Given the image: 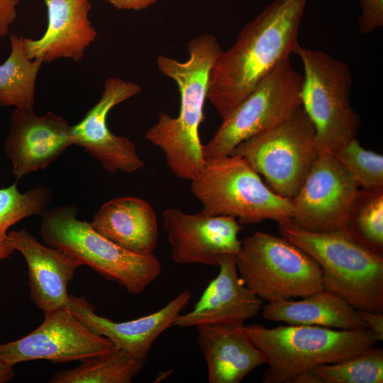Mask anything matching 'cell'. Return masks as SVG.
I'll return each mask as SVG.
<instances>
[{
	"instance_id": "6da1fadb",
	"label": "cell",
	"mask_w": 383,
	"mask_h": 383,
	"mask_svg": "<svg viewBox=\"0 0 383 383\" xmlns=\"http://www.w3.org/2000/svg\"><path fill=\"white\" fill-rule=\"evenodd\" d=\"M307 0H275L220 54L209 75L207 99L221 118L294 53Z\"/></svg>"
},
{
	"instance_id": "7a4b0ae2",
	"label": "cell",
	"mask_w": 383,
	"mask_h": 383,
	"mask_svg": "<svg viewBox=\"0 0 383 383\" xmlns=\"http://www.w3.org/2000/svg\"><path fill=\"white\" fill-rule=\"evenodd\" d=\"M187 49L189 57L185 62L165 55L157 58L160 72L178 86L180 109L177 117L161 113L145 138L164 152L175 176L192 181L206 162L199 128L204 118L210 72L223 50L216 38L207 33L189 41Z\"/></svg>"
},
{
	"instance_id": "3957f363",
	"label": "cell",
	"mask_w": 383,
	"mask_h": 383,
	"mask_svg": "<svg viewBox=\"0 0 383 383\" xmlns=\"http://www.w3.org/2000/svg\"><path fill=\"white\" fill-rule=\"evenodd\" d=\"M277 223L281 236L318 265L326 289L358 310L383 312V255L345 230L312 232L300 228L292 218Z\"/></svg>"
},
{
	"instance_id": "277c9868",
	"label": "cell",
	"mask_w": 383,
	"mask_h": 383,
	"mask_svg": "<svg viewBox=\"0 0 383 383\" xmlns=\"http://www.w3.org/2000/svg\"><path fill=\"white\" fill-rule=\"evenodd\" d=\"M242 330L264 354V383H292L299 374L362 353L378 342L369 328L338 330L318 326L267 328L253 323Z\"/></svg>"
},
{
	"instance_id": "5b68a950",
	"label": "cell",
	"mask_w": 383,
	"mask_h": 383,
	"mask_svg": "<svg viewBox=\"0 0 383 383\" xmlns=\"http://www.w3.org/2000/svg\"><path fill=\"white\" fill-rule=\"evenodd\" d=\"M77 211L74 206L48 208L40 228L43 243L69 251L84 265L132 294L141 293L158 278L161 264L157 257L123 248L99 233L91 222L78 219Z\"/></svg>"
},
{
	"instance_id": "8992f818",
	"label": "cell",
	"mask_w": 383,
	"mask_h": 383,
	"mask_svg": "<svg viewBox=\"0 0 383 383\" xmlns=\"http://www.w3.org/2000/svg\"><path fill=\"white\" fill-rule=\"evenodd\" d=\"M191 182L192 193L206 215L231 216L241 225L293 217L292 199L274 192L240 156L206 161Z\"/></svg>"
},
{
	"instance_id": "52a82bcc",
	"label": "cell",
	"mask_w": 383,
	"mask_h": 383,
	"mask_svg": "<svg viewBox=\"0 0 383 383\" xmlns=\"http://www.w3.org/2000/svg\"><path fill=\"white\" fill-rule=\"evenodd\" d=\"M294 53L303 64L301 106L314 126L318 154H331L357 138L361 123L350 101L353 77L349 67L324 51L299 44Z\"/></svg>"
},
{
	"instance_id": "ba28073f",
	"label": "cell",
	"mask_w": 383,
	"mask_h": 383,
	"mask_svg": "<svg viewBox=\"0 0 383 383\" xmlns=\"http://www.w3.org/2000/svg\"><path fill=\"white\" fill-rule=\"evenodd\" d=\"M235 264L245 285L267 302L303 298L325 289L316 261L282 236L257 231L244 238Z\"/></svg>"
},
{
	"instance_id": "9c48e42d",
	"label": "cell",
	"mask_w": 383,
	"mask_h": 383,
	"mask_svg": "<svg viewBox=\"0 0 383 383\" xmlns=\"http://www.w3.org/2000/svg\"><path fill=\"white\" fill-rule=\"evenodd\" d=\"M315 135L300 106L282 123L240 143L231 155L244 158L274 192L293 199L318 155Z\"/></svg>"
},
{
	"instance_id": "30bf717a",
	"label": "cell",
	"mask_w": 383,
	"mask_h": 383,
	"mask_svg": "<svg viewBox=\"0 0 383 383\" xmlns=\"http://www.w3.org/2000/svg\"><path fill=\"white\" fill-rule=\"evenodd\" d=\"M304 77L290 58L280 63L223 119L213 136L203 145L206 161L230 155L247 139L271 129L301 106Z\"/></svg>"
},
{
	"instance_id": "8fae6325",
	"label": "cell",
	"mask_w": 383,
	"mask_h": 383,
	"mask_svg": "<svg viewBox=\"0 0 383 383\" xmlns=\"http://www.w3.org/2000/svg\"><path fill=\"white\" fill-rule=\"evenodd\" d=\"M116 349L108 338L91 331L65 307L45 313L43 323L26 336L0 344V361L11 366L35 360L84 361Z\"/></svg>"
},
{
	"instance_id": "7c38bea8",
	"label": "cell",
	"mask_w": 383,
	"mask_h": 383,
	"mask_svg": "<svg viewBox=\"0 0 383 383\" xmlns=\"http://www.w3.org/2000/svg\"><path fill=\"white\" fill-rule=\"evenodd\" d=\"M359 186L332 154L318 155L292 199V221L312 232L345 228Z\"/></svg>"
},
{
	"instance_id": "4fadbf2b",
	"label": "cell",
	"mask_w": 383,
	"mask_h": 383,
	"mask_svg": "<svg viewBox=\"0 0 383 383\" xmlns=\"http://www.w3.org/2000/svg\"><path fill=\"white\" fill-rule=\"evenodd\" d=\"M162 216L177 264L218 267L225 256L235 255L240 249L243 227L233 217L187 213L177 208L164 210Z\"/></svg>"
},
{
	"instance_id": "5bb4252c",
	"label": "cell",
	"mask_w": 383,
	"mask_h": 383,
	"mask_svg": "<svg viewBox=\"0 0 383 383\" xmlns=\"http://www.w3.org/2000/svg\"><path fill=\"white\" fill-rule=\"evenodd\" d=\"M141 89L136 83L118 77L107 78L99 101L79 123L72 126L73 145L84 148L110 172L131 173L145 165L133 142L126 136L112 133L106 121L112 108Z\"/></svg>"
},
{
	"instance_id": "9a60e30c",
	"label": "cell",
	"mask_w": 383,
	"mask_h": 383,
	"mask_svg": "<svg viewBox=\"0 0 383 383\" xmlns=\"http://www.w3.org/2000/svg\"><path fill=\"white\" fill-rule=\"evenodd\" d=\"M10 122L4 150L16 180L45 170L73 145L72 126L51 111L38 116L33 109L16 108Z\"/></svg>"
},
{
	"instance_id": "2e32d148",
	"label": "cell",
	"mask_w": 383,
	"mask_h": 383,
	"mask_svg": "<svg viewBox=\"0 0 383 383\" xmlns=\"http://www.w3.org/2000/svg\"><path fill=\"white\" fill-rule=\"evenodd\" d=\"M7 240L26 262L30 296L36 306L44 313L68 308L67 287L83 262L66 250L40 243L26 229L10 231Z\"/></svg>"
},
{
	"instance_id": "e0dca14e",
	"label": "cell",
	"mask_w": 383,
	"mask_h": 383,
	"mask_svg": "<svg viewBox=\"0 0 383 383\" xmlns=\"http://www.w3.org/2000/svg\"><path fill=\"white\" fill-rule=\"evenodd\" d=\"M191 297V291L184 290L160 310L123 322H114L98 315L94 306L83 296L70 295L68 309L91 331L108 338L116 348L126 351L145 364L156 338L174 326Z\"/></svg>"
},
{
	"instance_id": "ac0fdd59",
	"label": "cell",
	"mask_w": 383,
	"mask_h": 383,
	"mask_svg": "<svg viewBox=\"0 0 383 383\" xmlns=\"http://www.w3.org/2000/svg\"><path fill=\"white\" fill-rule=\"evenodd\" d=\"M218 267V274L209 283L193 309L181 313L174 326L241 327L258 314L263 301L243 282L237 272L235 255L225 256Z\"/></svg>"
},
{
	"instance_id": "d6986e66",
	"label": "cell",
	"mask_w": 383,
	"mask_h": 383,
	"mask_svg": "<svg viewBox=\"0 0 383 383\" xmlns=\"http://www.w3.org/2000/svg\"><path fill=\"white\" fill-rule=\"evenodd\" d=\"M43 1L48 11L47 28L39 39L23 38L28 57L43 62L58 58L82 60L85 49L96 38L88 17L90 0Z\"/></svg>"
},
{
	"instance_id": "ffe728a7",
	"label": "cell",
	"mask_w": 383,
	"mask_h": 383,
	"mask_svg": "<svg viewBox=\"0 0 383 383\" xmlns=\"http://www.w3.org/2000/svg\"><path fill=\"white\" fill-rule=\"evenodd\" d=\"M209 383H239L267 360L241 327L196 326Z\"/></svg>"
},
{
	"instance_id": "44dd1931",
	"label": "cell",
	"mask_w": 383,
	"mask_h": 383,
	"mask_svg": "<svg viewBox=\"0 0 383 383\" xmlns=\"http://www.w3.org/2000/svg\"><path fill=\"white\" fill-rule=\"evenodd\" d=\"M91 223L99 233L136 254H153L157 244L156 213L140 198L123 196L104 203Z\"/></svg>"
},
{
	"instance_id": "7402d4cb",
	"label": "cell",
	"mask_w": 383,
	"mask_h": 383,
	"mask_svg": "<svg viewBox=\"0 0 383 383\" xmlns=\"http://www.w3.org/2000/svg\"><path fill=\"white\" fill-rule=\"evenodd\" d=\"M263 317L289 325L318 326L338 330L368 328L357 309L340 296L326 289L299 301L267 302Z\"/></svg>"
},
{
	"instance_id": "603a6c76",
	"label": "cell",
	"mask_w": 383,
	"mask_h": 383,
	"mask_svg": "<svg viewBox=\"0 0 383 383\" xmlns=\"http://www.w3.org/2000/svg\"><path fill=\"white\" fill-rule=\"evenodd\" d=\"M22 36L10 35L11 51L0 65V106L33 109L35 84L42 60H30Z\"/></svg>"
},
{
	"instance_id": "cb8c5ba5",
	"label": "cell",
	"mask_w": 383,
	"mask_h": 383,
	"mask_svg": "<svg viewBox=\"0 0 383 383\" xmlns=\"http://www.w3.org/2000/svg\"><path fill=\"white\" fill-rule=\"evenodd\" d=\"M144 364L121 349L82 361L77 367L60 370L50 383H130Z\"/></svg>"
},
{
	"instance_id": "d4e9b609",
	"label": "cell",
	"mask_w": 383,
	"mask_h": 383,
	"mask_svg": "<svg viewBox=\"0 0 383 383\" xmlns=\"http://www.w3.org/2000/svg\"><path fill=\"white\" fill-rule=\"evenodd\" d=\"M52 191L48 186L36 185L21 193L17 184L0 188V262L15 252L8 242L9 229L21 220L42 215L48 209Z\"/></svg>"
},
{
	"instance_id": "484cf974",
	"label": "cell",
	"mask_w": 383,
	"mask_h": 383,
	"mask_svg": "<svg viewBox=\"0 0 383 383\" xmlns=\"http://www.w3.org/2000/svg\"><path fill=\"white\" fill-rule=\"evenodd\" d=\"M343 230L383 255V187L358 189Z\"/></svg>"
},
{
	"instance_id": "4316f807",
	"label": "cell",
	"mask_w": 383,
	"mask_h": 383,
	"mask_svg": "<svg viewBox=\"0 0 383 383\" xmlns=\"http://www.w3.org/2000/svg\"><path fill=\"white\" fill-rule=\"evenodd\" d=\"M313 372L320 383H382L383 349L374 346Z\"/></svg>"
},
{
	"instance_id": "83f0119b",
	"label": "cell",
	"mask_w": 383,
	"mask_h": 383,
	"mask_svg": "<svg viewBox=\"0 0 383 383\" xmlns=\"http://www.w3.org/2000/svg\"><path fill=\"white\" fill-rule=\"evenodd\" d=\"M359 187H383V156L364 148L357 138L339 146L331 153Z\"/></svg>"
},
{
	"instance_id": "f1b7e54d",
	"label": "cell",
	"mask_w": 383,
	"mask_h": 383,
	"mask_svg": "<svg viewBox=\"0 0 383 383\" xmlns=\"http://www.w3.org/2000/svg\"><path fill=\"white\" fill-rule=\"evenodd\" d=\"M361 15L358 19L360 32L367 35L383 26V0H358Z\"/></svg>"
},
{
	"instance_id": "f546056e",
	"label": "cell",
	"mask_w": 383,
	"mask_h": 383,
	"mask_svg": "<svg viewBox=\"0 0 383 383\" xmlns=\"http://www.w3.org/2000/svg\"><path fill=\"white\" fill-rule=\"evenodd\" d=\"M358 313L378 341L383 340V312L358 310Z\"/></svg>"
},
{
	"instance_id": "4dcf8cb0",
	"label": "cell",
	"mask_w": 383,
	"mask_h": 383,
	"mask_svg": "<svg viewBox=\"0 0 383 383\" xmlns=\"http://www.w3.org/2000/svg\"><path fill=\"white\" fill-rule=\"evenodd\" d=\"M17 3L18 0H0V36L6 35L8 25L16 18Z\"/></svg>"
},
{
	"instance_id": "1f68e13d",
	"label": "cell",
	"mask_w": 383,
	"mask_h": 383,
	"mask_svg": "<svg viewBox=\"0 0 383 383\" xmlns=\"http://www.w3.org/2000/svg\"><path fill=\"white\" fill-rule=\"evenodd\" d=\"M117 9L140 10L148 7L158 0H107Z\"/></svg>"
},
{
	"instance_id": "d6a6232c",
	"label": "cell",
	"mask_w": 383,
	"mask_h": 383,
	"mask_svg": "<svg viewBox=\"0 0 383 383\" xmlns=\"http://www.w3.org/2000/svg\"><path fill=\"white\" fill-rule=\"evenodd\" d=\"M15 376L13 366L6 365L0 361V383L11 381Z\"/></svg>"
}]
</instances>
